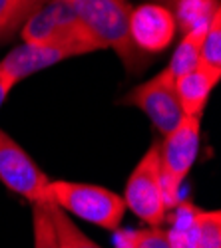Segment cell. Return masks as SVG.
Wrapping results in <instances>:
<instances>
[{
  "label": "cell",
  "mask_w": 221,
  "mask_h": 248,
  "mask_svg": "<svg viewBox=\"0 0 221 248\" xmlns=\"http://www.w3.org/2000/svg\"><path fill=\"white\" fill-rule=\"evenodd\" d=\"M50 0H0V38L22 26L28 16L42 8Z\"/></svg>",
  "instance_id": "obj_15"
},
{
  "label": "cell",
  "mask_w": 221,
  "mask_h": 248,
  "mask_svg": "<svg viewBox=\"0 0 221 248\" xmlns=\"http://www.w3.org/2000/svg\"><path fill=\"white\" fill-rule=\"evenodd\" d=\"M20 38L24 44L34 46H76L86 54L102 50L64 0H50L28 16L20 26Z\"/></svg>",
  "instance_id": "obj_3"
},
{
  "label": "cell",
  "mask_w": 221,
  "mask_h": 248,
  "mask_svg": "<svg viewBox=\"0 0 221 248\" xmlns=\"http://www.w3.org/2000/svg\"><path fill=\"white\" fill-rule=\"evenodd\" d=\"M122 103H128V106L144 111L153 123V127L164 137L171 133L179 125V121L184 119V111L175 93V81L170 79L164 72H159L152 79L134 88L122 99Z\"/></svg>",
  "instance_id": "obj_7"
},
{
  "label": "cell",
  "mask_w": 221,
  "mask_h": 248,
  "mask_svg": "<svg viewBox=\"0 0 221 248\" xmlns=\"http://www.w3.org/2000/svg\"><path fill=\"white\" fill-rule=\"evenodd\" d=\"M74 10L84 30L94 38L100 48H112L130 72H137L148 64L130 38L132 4L128 0H64Z\"/></svg>",
  "instance_id": "obj_1"
},
{
  "label": "cell",
  "mask_w": 221,
  "mask_h": 248,
  "mask_svg": "<svg viewBox=\"0 0 221 248\" xmlns=\"http://www.w3.org/2000/svg\"><path fill=\"white\" fill-rule=\"evenodd\" d=\"M0 181L28 202L48 201L50 179L18 143L0 129Z\"/></svg>",
  "instance_id": "obj_6"
},
{
  "label": "cell",
  "mask_w": 221,
  "mask_h": 248,
  "mask_svg": "<svg viewBox=\"0 0 221 248\" xmlns=\"http://www.w3.org/2000/svg\"><path fill=\"white\" fill-rule=\"evenodd\" d=\"M207 28H197L191 32H186L179 46L175 48L170 64L166 66L164 74L170 79H177L186 74H189L191 70H195L199 66V54H202V42H204V36H205Z\"/></svg>",
  "instance_id": "obj_12"
},
{
  "label": "cell",
  "mask_w": 221,
  "mask_h": 248,
  "mask_svg": "<svg viewBox=\"0 0 221 248\" xmlns=\"http://www.w3.org/2000/svg\"><path fill=\"white\" fill-rule=\"evenodd\" d=\"M199 66L221 74V10L211 18L207 32L202 42V54H199Z\"/></svg>",
  "instance_id": "obj_17"
},
{
  "label": "cell",
  "mask_w": 221,
  "mask_h": 248,
  "mask_svg": "<svg viewBox=\"0 0 221 248\" xmlns=\"http://www.w3.org/2000/svg\"><path fill=\"white\" fill-rule=\"evenodd\" d=\"M173 2H175V0H173Z\"/></svg>",
  "instance_id": "obj_21"
},
{
  "label": "cell",
  "mask_w": 221,
  "mask_h": 248,
  "mask_svg": "<svg viewBox=\"0 0 221 248\" xmlns=\"http://www.w3.org/2000/svg\"><path fill=\"white\" fill-rule=\"evenodd\" d=\"M48 201L66 215H74L106 231H118L126 215L124 199L118 193L88 183L50 181Z\"/></svg>",
  "instance_id": "obj_2"
},
{
  "label": "cell",
  "mask_w": 221,
  "mask_h": 248,
  "mask_svg": "<svg viewBox=\"0 0 221 248\" xmlns=\"http://www.w3.org/2000/svg\"><path fill=\"white\" fill-rule=\"evenodd\" d=\"M221 74L197 66L189 74L175 79V93L184 115L202 117L204 108L211 95V90L219 84Z\"/></svg>",
  "instance_id": "obj_10"
},
{
  "label": "cell",
  "mask_w": 221,
  "mask_h": 248,
  "mask_svg": "<svg viewBox=\"0 0 221 248\" xmlns=\"http://www.w3.org/2000/svg\"><path fill=\"white\" fill-rule=\"evenodd\" d=\"M46 206H48V215L52 218L54 231H56L58 248H102L80 231L78 226L72 222V218L62 209H58L54 202L46 201Z\"/></svg>",
  "instance_id": "obj_14"
},
{
  "label": "cell",
  "mask_w": 221,
  "mask_h": 248,
  "mask_svg": "<svg viewBox=\"0 0 221 248\" xmlns=\"http://www.w3.org/2000/svg\"><path fill=\"white\" fill-rule=\"evenodd\" d=\"M86 52L76 46H34L22 44L14 48L2 62H0V72L6 74L14 84L22 81L24 78L46 70L54 64L74 56H84Z\"/></svg>",
  "instance_id": "obj_9"
},
{
  "label": "cell",
  "mask_w": 221,
  "mask_h": 248,
  "mask_svg": "<svg viewBox=\"0 0 221 248\" xmlns=\"http://www.w3.org/2000/svg\"><path fill=\"white\" fill-rule=\"evenodd\" d=\"M199 141H202V117L184 115L179 125L164 137V143H159V169H162V187L168 209H173L177 202H182L179 187L197 159Z\"/></svg>",
  "instance_id": "obj_4"
},
{
  "label": "cell",
  "mask_w": 221,
  "mask_h": 248,
  "mask_svg": "<svg viewBox=\"0 0 221 248\" xmlns=\"http://www.w3.org/2000/svg\"><path fill=\"white\" fill-rule=\"evenodd\" d=\"M32 231H34V248H58L56 231L48 215L46 202L32 204Z\"/></svg>",
  "instance_id": "obj_18"
},
{
  "label": "cell",
  "mask_w": 221,
  "mask_h": 248,
  "mask_svg": "<svg viewBox=\"0 0 221 248\" xmlns=\"http://www.w3.org/2000/svg\"><path fill=\"white\" fill-rule=\"evenodd\" d=\"M14 86H16L14 81H12L6 74L0 72V108L4 106V101H6V97H8V93L12 92V88H14Z\"/></svg>",
  "instance_id": "obj_20"
},
{
  "label": "cell",
  "mask_w": 221,
  "mask_h": 248,
  "mask_svg": "<svg viewBox=\"0 0 221 248\" xmlns=\"http://www.w3.org/2000/svg\"><path fill=\"white\" fill-rule=\"evenodd\" d=\"M197 248H221V213L219 211L199 213Z\"/></svg>",
  "instance_id": "obj_19"
},
{
  "label": "cell",
  "mask_w": 221,
  "mask_h": 248,
  "mask_svg": "<svg viewBox=\"0 0 221 248\" xmlns=\"http://www.w3.org/2000/svg\"><path fill=\"white\" fill-rule=\"evenodd\" d=\"M202 209L191 202H177L173 206V215L166 217L170 220V229L166 238L170 248H197V218Z\"/></svg>",
  "instance_id": "obj_11"
},
{
  "label": "cell",
  "mask_w": 221,
  "mask_h": 248,
  "mask_svg": "<svg viewBox=\"0 0 221 248\" xmlns=\"http://www.w3.org/2000/svg\"><path fill=\"white\" fill-rule=\"evenodd\" d=\"M173 12L159 4H142L130 14V38L142 54L164 52L175 38Z\"/></svg>",
  "instance_id": "obj_8"
},
{
  "label": "cell",
  "mask_w": 221,
  "mask_h": 248,
  "mask_svg": "<svg viewBox=\"0 0 221 248\" xmlns=\"http://www.w3.org/2000/svg\"><path fill=\"white\" fill-rule=\"evenodd\" d=\"M114 248H170L162 226H150L144 231H114Z\"/></svg>",
  "instance_id": "obj_16"
},
{
  "label": "cell",
  "mask_w": 221,
  "mask_h": 248,
  "mask_svg": "<svg viewBox=\"0 0 221 248\" xmlns=\"http://www.w3.org/2000/svg\"><path fill=\"white\" fill-rule=\"evenodd\" d=\"M124 204L137 218L150 226H162L168 217V204L162 187V169H159V143L146 151L132 171L126 191Z\"/></svg>",
  "instance_id": "obj_5"
},
{
  "label": "cell",
  "mask_w": 221,
  "mask_h": 248,
  "mask_svg": "<svg viewBox=\"0 0 221 248\" xmlns=\"http://www.w3.org/2000/svg\"><path fill=\"white\" fill-rule=\"evenodd\" d=\"M219 10V0H175L173 18L177 28L186 34L197 28H207Z\"/></svg>",
  "instance_id": "obj_13"
}]
</instances>
